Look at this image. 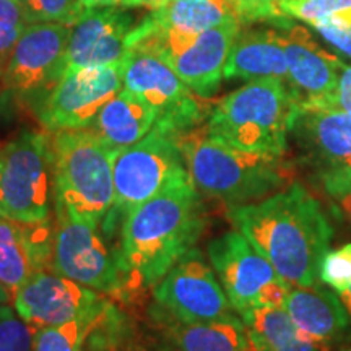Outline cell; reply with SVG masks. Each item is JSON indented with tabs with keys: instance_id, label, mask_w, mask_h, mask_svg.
<instances>
[{
	"instance_id": "1",
	"label": "cell",
	"mask_w": 351,
	"mask_h": 351,
	"mask_svg": "<svg viewBox=\"0 0 351 351\" xmlns=\"http://www.w3.org/2000/svg\"><path fill=\"white\" fill-rule=\"evenodd\" d=\"M241 234L293 287L319 283V265L330 251L333 226L322 204L300 182L247 205L228 207Z\"/></svg>"
},
{
	"instance_id": "2",
	"label": "cell",
	"mask_w": 351,
	"mask_h": 351,
	"mask_svg": "<svg viewBox=\"0 0 351 351\" xmlns=\"http://www.w3.org/2000/svg\"><path fill=\"white\" fill-rule=\"evenodd\" d=\"M204 202L191 178L174 182L122 223L117 261L130 287H155L204 234Z\"/></svg>"
},
{
	"instance_id": "3",
	"label": "cell",
	"mask_w": 351,
	"mask_h": 351,
	"mask_svg": "<svg viewBox=\"0 0 351 351\" xmlns=\"http://www.w3.org/2000/svg\"><path fill=\"white\" fill-rule=\"evenodd\" d=\"M178 137L194 186L228 207L261 202L295 182V166L285 156L238 150L210 137L205 127Z\"/></svg>"
},
{
	"instance_id": "4",
	"label": "cell",
	"mask_w": 351,
	"mask_h": 351,
	"mask_svg": "<svg viewBox=\"0 0 351 351\" xmlns=\"http://www.w3.org/2000/svg\"><path fill=\"white\" fill-rule=\"evenodd\" d=\"M116 152L91 129L52 132L54 212L98 228L114 202Z\"/></svg>"
},
{
	"instance_id": "5",
	"label": "cell",
	"mask_w": 351,
	"mask_h": 351,
	"mask_svg": "<svg viewBox=\"0 0 351 351\" xmlns=\"http://www.w3.org/2000/svg\"><path fill=\"white\" fill-rule=\"evenodd\" d=\"M295 98L287 82L252 80L213 104L205 130L243 152L285 156Z\"/></svg>"
},
{
	"instance_id": "6",
	"label": "cell",
	"mask_w": 351,
	"mask_h": 351,
	"mask_svg": "<svg viewBox=\"0 0 351 351\" xmlns=\"http://www.w3.org/2000/svg\"><path fill=\"white\" fill-rule=\"evenodd\" d=\"M241 33V21L231 20L200 34H186L160 25L150 15L132 28L127 49L161 59L195 95L208 99L225 78V65Z\"/></svg>"
},
{
	"instance_id": "7",
	"label": "cell",
	"mask_w": 351,
	"mask_h": 351,
	"mask_svg": "<svg viewBox=\"0 0 351 351\" xmlns=\"http://www.w3.org/2000/svg\"><path fill=\"white\" fill-rule=\"evenodd\" d=\"M178 134L155 125L140 142L116 152L114 202L104 218L106 230H111L119 218L124 223L127 215L174 182L191 178Z\"/></svg>"
},
{
	"instance_id": "8",
	"label": "cell",
	"mask_w": 351,
	"mask_h": 351,
	"mask_svg": "<svg viewBox=\"0 0 351 351\" xmlns=\"http://www.w3.org/2000/svg\"><path fill=\"white\" fill-rule=\"evenodd\" d=\"M52 200L51 137L26 130L0 147V210L19 223L49 219Z\"/></svg>"
},
{
	"instance_id": "9",
	"label": "cell",
	"mask_w": 351,
	"mask_h": 351,
	"mask_svg": "<svg viewBox=\"0 0 351 351\" xmlns=\"http://www.w3.org/2000/svg\"><path fill=\"white\" fill-rule=\"evenodd\" d=\"M207 254L232 309L239 315L257 307L283 306L293 285L283 280L238 230L213 239Z\"/></svg>"
},
{
	"instance_id": "10",
	"label": "cell",
	"mask_w": 351,
	"mask_h": 351,
	"mask_svg": "<svg viewBox=\"0 0 351 351\" xmlns=\"http://www.w3.org/2000/svg\"><path fill=\"white\" fill-rule=\"evenodd\" d=\"M125 90L140 96L156 112V127L173 132L197 129L208 119L213 106L179 78L158 57L130 49L121 62Z\"/></svg>"
},
{
	"instance_id": "11",
	"label": "cell",
	"mask_w": 351,
	"mask_h": 351,
	"mask_svg": "<svg viewBox=\"0 0 351 351\" xmlns=\"http://www.w3.org/2000/svg\"><path fill=\"white\" fill-rule=\"evenodd\" d=\"M70 25L29 23L0 75V93L19 99L52 90L65 72Z\"/></svg>"
},
{
	"instance_id": "12",
	"label": "cell",
	"mask_w": 351,
	"mask_h": 351,
	"mask_svg": "<svg viewBox=\"0 0 351 351\" xmlns=\"http://www.w3.org/2000/svg\"><path fill=\"white\" fill-rule=\"evenodd\" d=\"M52 270L101 295L121 298L125 291L117 256H112L98 228L56 212Z\"/></svg>"
},
{
	"instance_id": "13",
	"label": "cell",
	"mask_w": 351,
	"mask_h": 351,
	"mask_svg": "<svg viewBox=\"0 0 351 351\" xmlns=\"http://www.w3.org/2000/svg\"><path fill=\"white\" fill-rule=\"evenodd\" d=\"M165 314L184 324L212 322L234 315L213 267L199 249H191L153 287Z\"/></svg>"
},
{
	"instance_id": "14",
	"label": "cell",
	"mask_w": 351,
	"mask_h": 351,
	"mask_svg": "<svg viewBox=\"0 0 351 351\" xmlns=\"http://www.w3.org/2000/svg\"><path fill=\"white\" fill-rule=\"evenodd\" d=\"M122 88L121 64L70 70L44 99L38 119L47 132L90 129Z\"/></svg>"
},
{
	"instance_id": "15",
	"label": "cell",
	"mask_w": 351,
	"mask_h": 351,
	"mask_svg": "<svg viewBox=\"0 0 351 351\" xmlns=\"http://www.w3.org/2000/svg\"><path fill=\"white\" fill-rule=\"evenodd\" d=\"M111 306L104 295L57 271L39 270L13 295V307L34 330L62 326Z\"/></svg>"
},
{
	"instance_id": "16",
	"label": "cell",
	"mask_w": 351,
	"mask_h": 351,
	"mask_svg": "<svg viewBox=\"0 0 351 351\" xmlns=\"http://www.w3.org/2000/svg\"><path fill=\"white\" fill-rule=\"evenodd\" d=\"M132 25L134 19L119 7L85 8L70 29L65 72L121 64Z\"/></svg>"
},
{
	"instance_id": "17",
	"label": "cell",
	"mask_w": 351,
	"mask_h": 351,
	"mask_svg": "<svg viewBox=\"0 0 351 351\" xmlns=\"http://www.w3.org/2000/svg\"><path fill=\"white\" fill-rule=\"evenodd\" d=\"M289 137L302 163L314 171L351 168V116L343 111L296 106Z\"/></svg>"
},
{
	"instance_id": "18",
	"label": "cell",
	"mask_w": 351,
	"mask_h": 351,
	"mask_svg": "<svg viewBox=\"0 0 351 351\" xmlns=\"http://www.w3.org/2000/svg\"><path fill=\"white\" fill-rule=\"evenodd\" d=\"M282 39L288 60L287 85L295 104L315 103L332 95L346 65L320 47L304 26L288 23Z\"/></svg>"
},
{
	"instance_id": "19",
	"label": "cell",
	"mask_w": 351,
	"mask_h": 351,
	"mask_svg": "<svg viewBox=\"0 0 351 351\" xmlns=\"http://www.w3.org/2000/svg\"><path fill=\"white\" fill-rule=\"evenodd\" d=\"M51 219L41 223H19L0 217V280L15 295L54 256Z\"/></svg>"
},
{
	"instance_id": "20",
	"label": "cell",
	"mask_w": 351,
	"mask_h": 351,
	"mask_svg": "<svg viewBox=\"0 0 351 351\" xmlns=\"http://www.w3.org/2000/svg\"><path fill=\"white\" fill-rule=\"evenodd\" d=\"M285 311L302 335L328 348L345 345L351 320L339 295L317 285L291 287L283 302Z\"/></svg>"
},
{
	"instance_id": "21",
	"label": "cell",
	"mask_w": 351,
	"mask_h": 351,
	"mask_svg": "<svg viewBox=\"0 0 351 351\" xmlns=\"http://www.w3.org/2000/svg\"><path fill=\"white\" fill-rule=\"evenodd\" d=\"M226 80L278 78L288 82V60L282 33L251 29L239 33L225 65Z\"/></svg>"
},
{
	"instance_id": "22",
	"label": "cell",
	"mask_w": 351,
	"mask_h": 351,
	"mask_svg": "<svg viewBox=\"0 0 351 351\" xmlns=\"http://www.w3.org/2000/svg\"><path fill=\"white\" fill-rule=\"evenodd\" d=\"M163 315L161 328L178 351H256L247 327L238 315L199 324H184Z\"/></svg>"
},
{
	"instance_id": "23",
	"label": "cell",
	"mask_w": 351,
	"mask_h": 351,
	"mask_svg": "<svg viewBox=\"0 0 351 351\" xmlns=\"http://www.w3.org/2000/svg\"><path fill=\"white\" fill-rule=\"evenodd\" d=\"M155 124V109L140 96L122 88L101 109L90 129L114 150H121L147 137Z\"/></svg>"
},
{
	"instance_id": "24",
	"label": "cell",
	"mask_w": 351,
	"mask_h": 351,
	"mask_svg": "<svg viewBox=\"0 0 351 351\" xmlns=\"http://www.w3.org/2000/svg\"><path fill=\"white\" fill-rule=\"evenodd\" d=\"M256 351H332L302 335L283 306H265L241 315Z\"/></svg>"
},
{
	"instance_id": "25",
	"label": "cell",
	"mask_w": 351,
	"mask_h": 351,
	"mask_svg": "<svg viewBox=\"0 0 351 351\" xmlns=\"http://www.w3.org/2000/svg\"><path fill=\"white\" fill-rule=\"evenodd\" d=\"M150 16L160 25L186 34H200L207 29L238 20L228 0H169L155 8Z\"/></svg>"
},
{
	"instance_id": "26",
	"label": "cell",
	"mask_w": 351,
	"mask_h": 351,
	"mask_svg": "<svg viewBox=\"0 0 351 351\" xmlns=\"http://www.w3.org/2000/svg\"><path fill=\"white\" fill-rule=\"evenodd\" d=\"M111 306L98 313L86 314L62 326L39 328L34 333L33 351H82L88 337L106 317Z\"/></svg>"
},
{
	"instance_id": "27",
	"label": "cell",
	"mask_w": 351,
	"mask_h": 351,
	"mask_svg": "<svg viewBox=\"0 0 351 351\" xmlns=\"http://www.w3.org/2000/svg\"><path fill=\"white\" fill-rule=\"evenodd\" d=\"M278 8L283 16H295L311 26L326 21L351 25V0H278Z\"/></svg>"
},
{
	"instance_id": "28",
	"label": "cell",
	"mask_w": 351,
	"mask_h": 351,
	"mask_svg": "<svg viewBox=\"0 0 351 351\" xmlns=\"http://www.w3.org/2000/svg\"><path fill=\"white\" fill-rule=\"evenodd\" d=\"M315 184L330 205V210L340 221L351 228V168L317 169Z\"/></svg>"
},
{
	"instance_id": "29",
	"label": "cell",
	"mask_w": 351,
	"mask_h": 351,
	"mask_svg": "<svg viewBox=\"0 0 351 351\" xmlns=\"http://www.w3.org/2000/svg\"><path fill=\"white\" fill-rule=\"evenodd\" d=\"M29 23H64L72 26L80 19V0H20Z\"/></svg>"
},
{
	"instance_id": "30",
	"label": "cell",
	"mask_w": 351,
	"mask_h": 351,
	"mask_svg": "<svg viewBox=\"0 0 351 351\" xmlns=\"http://www.w3.org/2000/svg\"><path fill=\"white\" fill-rule=\"evenodd\" d=\"M34 333L15 307L0 304V351H33Z\"/></svg>"
},
{
	"instance_id": "31",
	"label": "cell",
	"mask_w": 351,
	"mask_h": 351,
	"mask_svg": "<svg viewBox=\"0 0 351 351\" xmlns=\"http://www.w3.org/2000/svg\"><path fill=\"white\" fill-rule=\"evenodd\" d=\"M319 282L337 293L351 288V243L328 251L319 265Z\"/></svg>"
},
{
	"instance_id": "32",
	"label": "cell",
	"mask_w": 351,
	"mask_h": 351,
	"mask_svg": "<svg viewBox=\"0 0 351 351\" xmlns=\"http://www.w3.org/2000/svg\"><path fill=\"white\" fill-rule=\"evenodd\" d=\"M241 23L282 19L278 0H228Z\"/></svg>"
},
{
	"instance_id": "33",
	"label": "cell",
	"mask_w": 351,
	"mask_h": 351,
	"mask_svg": "<svg viewBox=\"0 0 351 351\" xmlns=\"http://www.w3.org/2000/svg\"><path fill=\"white\" fill-rule=\"evenodd\" d=\"M112 307L108 311L106 317L101 320L98 327L88 337L85 346L82 351H119L122 333L119 326L112 320Z\"/></svg>"
},
{
	"instance_id": "34",
	"label": "cell",
	"mask_w": 351,
	"mask_h": 351,
	"mask_svg": "<svg viewBox=\"0 0 351 351\" xmlns=\"http://www.w3.org/2000/svg\"><path fill=\"white\" fill-rule=\"evenodd\" d=\"M317 32L333 44L337 49L351 57V25L345 21H326L313 26Z\"/></svg>"
},
{
	"instance_id": "35",
	"label": "cell",
	"mask_w": 351,
	"mask_h": 351,
	"mask_svg": "<svg viewBox=\"0 0 351 351\" xmlns=\"http://www.w3.org/2000/svg\"><path fill=\"white\" fill-rule=\"evenodd\" d=\"M0 25L19 26V28L29 25L20 0H0Z\"/></svg>"
},
{
	"instance_id": "36",
	"label": "cell",
	"mask_w": 351,
	"mask_h": 351,
	"mask_svg": "<svg viewBox=\"0 0 351 351\" xmlns=\"http://www.w3.org/2000/svg\"><path fill=\"white\" fill-rule=\"evenodd\" d=\"M25 28L0 25V75H2L3 69H5L7 65L8 57H10L13 47H15V44L19 41L20 34Z\"/></svg>"
},
{
	"instance_id": "37",
	"label": "cell",
	"mask_w": 351,
	"mask_h": 351,
	"mask_svg": "<svg viewBox=\"0 0 351 351\" xmlns=\"http://www.w3.org/2000/svg\"><path fill=\"white\" fill-rule=\"evenodd\" d=\"M83 8L99 7H138L137 0H80Z\"/></svg>"
},
{
	"instance_id": "38",
	"label": "cell",
	"mask_w": 351,
	"mask_h": 351,
	"mask_svg": "<svg viewBox=\"0 0 351 351\" xmlns=\"http://www.w3.org/2000/svg\"><path fill=\"white\" fill-rule=\"evenodd\" d=\"M337 295H339L341 304H343V307L346 309V314H348V317L351 320V288L345 289V291L341 293H337Z\"/></svg>"
},
{
	"instance_id": "39",
	"label": "cell",
	"mask_w": 351,
	"mask_h": 351,
	"mask_svg": "<svg viewBox=\"0 0 351 351\" xmlns=\"http://www.w3.org/2000/svg\"><path fill=\"white\" fill-rule=\"evenodd\" d=\"M10 302H13L12 291L0 280V304H10Z\"/></svg>"
},
{
	"instance_id": "40",
	"label": "cell",
	"mask_w": 351,
	"mask_h": 351,
	"mask_svg": "<svg viewBox=\"0 0 351 351\" xmlns=\"http://www.w3.org/2000/svg\"><path fill=\"white\" fill-rule=\"evenodd\" d=\"M169 0H137V5L138 7H148L152 8V10H155V8H160L163 7L165 3H168Z\"/></svg>"
},
{
	"instance_id": "41",
	"label": "cell",
	"mask_w": 351,
	"mask_h": 351,
	"mask_svg": "<svg viewBox=\"0 0 351 351\" xmlns=\"http://www.w3.org/2000/svg\"><path fill=\"white\" fill-rule=\"evenodd\" d=\"M125 339L122 337V341H121V346H119V351H153L148 348V346H143V345H138V343H124Z\"/></svg>"
},
{
	"instance_id": "42",
	"label": "cell",
	"mask_w": 351,
	"mask_h": 351,
	"mask_svg": "<svg viewBox=\"0 0 351 351\" xmlns=\"http://www.w3.org/2000/svg\"><path fill=\"white\" fill-rule=\"evenodd\" d=\"M340 351H351V341H346V343L340 348Z\"/></svg>"
},
{
	"instance_id": "43",
	"label": "cell",
	"mask_w": 351,
	"mask_h": 351,
	"mask_svg": "<svg viewBox=\"0 0 351 351\" xmlns=\"http://www.w3.org/2000/svg\"><path fill=\"white\" fill-rule=\"evenodd\" d=\"M0 217H2V210H0Z\"/></svg>"
}]
</instances>
